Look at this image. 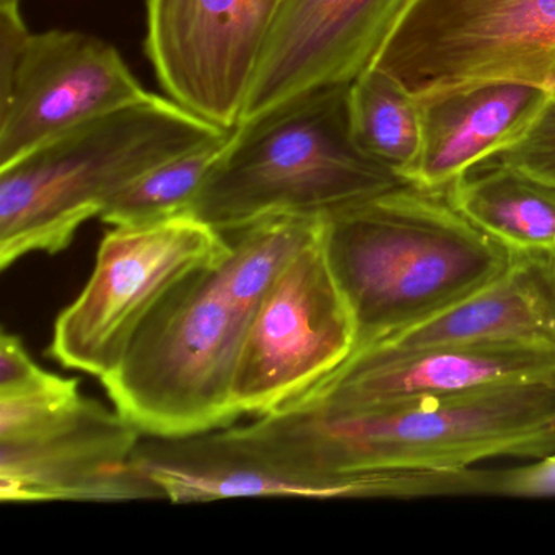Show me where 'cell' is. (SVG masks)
Masks as SVG:
<instances>
[{
	"mask_svg": "<svg viewBox=\"0 0 555 555\" xmlns=\"http://www.w3.org/2000/svg\"><path fill=\"white\" fill-rule=\"evenodd\" d=\"M323 217L274 216L225 233L227 255L184 279L118 369L100 379L113 408L145 437H184L238 421L233 379L256 308Z\"/></svg>",
	"mask_w": 555,
	"mask_h": 555,
	"instance_id": "6da1fadb",
	"label": "cell"
},
{
	"mask_svg": "<svg viewBox=\"0 0 555 555\" xmlns=\"http://www.w3.org/2000/svg\"><path fill=\"white\" fill-rule=\"evenodd\" d=\"M236 438L285 466L326 477L463 469L555 453V379L415 396L350 411L287 405Z\"/></svg>",
	"mask_w": 555,
	"mask_h": 555,
	"instance_id": "7a4b0ae2",
	"label": "cell"
},
{
	"mask_svg": "<svg viewBox=\"0 0 555 555\" xmlns=\"http://www.w3.org/2000/svg\"><path fill=\"white\" fill-rule=\"evenodd\" d=\"M323 243L352 311L353 352L466 300L503 274L513 256L444 191L409 183L324 216Z\"/></svg>",
	"mask_w": 555,
	"mask_h": 555,
	"instance_id": "3957f363",
	"label": "cell"
},
{
	"mask_svg": "<svg viewBox=\"0 0 555 555\" xmlns=\"http://www.w3.org/2000/svg\"><path fill=\"white\" fill-rule=\"evenodd\" d=\"M229 132L155 93L0 168V269L30 253L64 251L132 181Z\"/></svg>",
	"mask_w": 555,
	"mask_h": 555,
	"instance_id": "277c9868",
	"label": "cell"
},
{
	"mask_svg": "<svg viewBox=\"0 0 555 555\" xmlns=\"http://www.w3.org/2000/svg\"><path fill=\"white\" fill-rule=\"evenodd\" d=\"M347 87L308 93L233 129L191 216L225 235L268 217L327 216L404 184L353 144Z\"/></svg>",
	"mask_w": 555,
	"mask_h": 555,
	"instance_id": "5b68a950",
	"label": "cell"
},
{
	"mask_svg": "<svg viewBox=\"0 0 555 555\" xmlns=\"http://www.w3.org/2000/svg\"><path fill=\"white\" fill-rule=\"evenodd\" d=\"M142 434L118 409L44 372L0 392V500L4 503L160 500L138 466Z\"/></svg>",
	"mask_w": 555,
	"mask_h": 555,
	"instance_id": "8992f818",
	"label": "cell"
},
{
	"mask_svg": "<svg viewBox=\"0 0 555 555\" xmlns=\"http://www.w3.org/2000/svg\"><path fill=\"white\" fill-rule=\"evenodd\" d=\"M229 249L223 233L193 216L115 227L100 243L86 287L57 317L50 356L105 378L168 295Z\"/></svg>",
	"mask_w": 555,
	"mask_h": 555,
	"instance_id": "52a82bcc",
	"label": "cell"
},
{
	"mask_svg": "<svg viewBox=\"0 0 555 555\" xmlns=\"http://www.w3.org/2000/svg\"><path fill=\"white\" fill-rule=\"evenodd\" d=\"M373 66L414 95L518 80L555 99V0H412Z\"/></svg>",
	"mask_w": 555,
	"mask_h": 555,
	"instance_id": "ba28073f",
	"label": "cell"
},
{
	"mask_svg": "<svg viewBox=\"0 0 555 555\" xmlns=\"http://www.w3.org/2000/svg\"><path fill=\"white\" fill-rule=\"evenodd\" d=\"M356 340L352 311L327 259L321 222L256 308L233 379L236 411L261 417L285 408L343 365Z\"/></svg>",
	"mask_w": 555,
	"mask_h": 555,
	"instance_id": "9c48e42d",
	"label": "cell"
},
{
	"mask_svg": "<svg viewBox=\"0 0 555 555\" xmlns=\"http://www.w3.org/2000/svg\"><path fill=\"white\" fill-rule=\"evenodd\" d=\"M282 0H147L145 54L162 90L217 128H238Z\"/></svg>",
	"mask_w": 555,
	"mask_h": 555,
	"instance_id": "30bf717a",
	"label": "cell"
},
{
	"mask_svg": "<svg viewBox=\"0 0 555 555\" xmlns=\"http://www.w3.org/2000/svg\"><path fill=\"white\" fill-rule=\"evenodd\" d=\"M154 95L108 41L76 30L31 34L11 86L0 92V168Z\"/></svg>",
	"mask_w": 555,
	"mask_h": 555,
	"instance_id": "8fae6325",
	"label": "cell"
},
{
	"mask_svg": "<svg viewBox=\"0 0 555 555\" xmlns=\"http://www.w3.org/2000/svg\"><path fill=\"white\" fill-rule=\"evenodd\" d=\"M412 0H282L240 126L375 64Z\"/></svg>",
	"mask_w": 555,
	"mask_h": 555,
	"instance_id": "7c38bea8",
	"label": "cell"
},
{
	"mask_svg": "<svg viewBox=\"0 0 555 555\" xmlns=\"http://www.w3.org/2000/svg\"><path fill=\"white\" fill-rule=\"evenodd\" d=\"M534 379H555V346L376 344L356 350L343 365L287 405L350 411L415 396L456 395Z\"/></svg>",
	"mask_w": 555,
	"mask_h": 555,
	"instance_id": "4fadbf2b",
	"label": "cell"
},
{
	"mask_svg": "<svg viewBox=\"0 0 555 555\" xmlns=\"http://www.w3.org/2000/svg\"><path fill=\"white\" fill-rule=\"evenodd\" d=\"M554 100L544 87L518 80L421 93V152L405 181L422 190H447L470 168L521 141Z\"/></svg>",
	"mask_w": 555,
	"mask_h": 555,
	"instance_id": "5bb4252c",
	"label": "cell"
},
{
	"mask_svg": "<svg viewBox=\"0 0 555 555\" xmlns=\"http://www.w3.org/2000/svg\"><path fill=\"white\" fill-rule=\"evenodd\" d=\"M378 344L555 346L554 249H515L508 268L495 281L438 317Z\"/></svg>",
	"mask_w": 555,
	"mask_h": 555,
	"instance_id": "9a60e30c",
	"label": "cell"
},
{
	"mask_svg": "<svg viewBox=\"0 0 555 555\" xmlns=\"http://www.w3.org/2000/svg\"><path fill=\"white\" fill-rule=\"evenodd\" d=\"M444 193L474 225L512 251H555L552 184L490 157L453 181Z\"/></svg>",
	"mask_w": 555,
	"mask_h": 555,
	"instance_id": "2e32d148",
	"label": "cell"
},
{
	"mask_svg": "<svg viewBox=\"0 0 555 555\" xmlns=\"http://www.w3.org/2000/svg\"><path fill=\"white\" fill-rule=\"evenodd\" d=\"M347 119L357 149L405 181L421 152L417 95L372 66L347 87Z\"/></svg>",
	"mask_w": 555,
	"mask_h": 555,
	"instance_id": "e0dca14e",
	"label": "cell"
},
{
	"mask_svg": "<svg viewBox=\"0 0 555 555\" xmlns=\"http://www.w3.org/2000/svg\"><path fill=\"white\" fill-rule=\"evenodd\" d=\"M232 132L152 168L125 188L100 219L113 227H131L191 216L194 201Z\"/></svg>",
	"mask_w": 555,
	"mask_h": 555,
	"instance_id": "ac0fdd59",
	"label": "cell"
},
{
	"mask_svg": "<svg viewBox=\"0 0 555 555\" xmlns=\"http://www.w3.org/2000/svg\"><path fill=\"white\" fill-rule=\"evenodd\" d=\"M493 158L555 186V100L521 141Z\"/></svg>",
	"mask_w": 555,
	"mask_h": 555,
	"instance_id": "d6986e66",
	"label": "cell"
},
{
	"mask_svg": "<svg viewBox=\"0 0 555 555\" xmlns=\"http://www.w3.org/2000/svg\"><path fill=\"white\" fill-rule=\"evenodd\" d=\"M483 492L487 496H555V453L525 466L486 469Z\"/></svg>",
	"mask_w": 555,
	"mask_h": 555,
	"instance_id": "ffe728a7",
	"label": "cell"
},
{
	"mask_svg": "<svg viewBox=\"0 0 555 555\" xmlns=\"http://www.w3.org/2000/svg\"><path fill=\"white\" fill-rule=\"evenodd\" d=\"M43 372L31 359L24 343L15 334L4 331L0 336V392L21 388Z\"/></svg>",
	"mask_w": 555,
	"mask_h": 555,
	"instance_id": "44dd1931",
	"label": "cell"
}]
</instances>
